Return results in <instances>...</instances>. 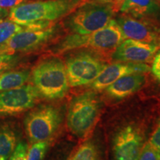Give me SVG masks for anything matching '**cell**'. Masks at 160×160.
Returning <instances> with one entry per match:
<instances>
[{
    "mask_svg": "<svg viewBox=\"0 0 160 160\" xmlns=\"http://www.w3.org/2000/svg\"><path fill=\"white\" fill-rule=\"evenodd\" d=\"M88 0H43L29 2L11 8L8 19L20 25L37 22H53L67 16Z\"/></svg>",
    "mask_w": 160,
    "mask_h": 160,
    "instance_id": "6da1fadb",
    "label": "cell"
},
{
    "mask_svg": "<svg viewBox=\"0 0 160 160\" xmlns=\"http://www.w3.org/2000/svg\"><path fill=\"white\" fill-rule=\"evenodd\" d=\"M32 82L39 97L48 100L63 98L69 89L65 65L57 57L39 62L31 73Z\"/></svg>",
    "mask_w": 160,
    "mask_h": 160,
    "instance_id": "7a4b0ae2",
    "label": "cell"
},
{
    "mask_svg": "<svg viewBox=\"0 0 160 160\" xmlns=\"http://www.w3.org/2000/svg\"><path fill=\"white\" fill-rule=\"evenodd\" d=\"M115 13L113 3L110 2L87 1L67 16L65 25L71 33L90 34L105 27Z\"/></svg>",
    "mask_w": 160,
    "mask_h": 160,
    "instance_id": "3957f363",
    "label": "cell"
},
{
    "mask_svg": "<svg viewBox=\"0 0 160 160\" xmlns=\"http://www.w3.org/2000/svg\"><path fill=\"white\" fill-rule=\"evenodd\" d=\"M100 103L97 95L87 92L72 99L68 113V125L73 133L84 137L97 123Z\"/></svg>",
    "mask_w": 160,
    "mask_h": 160,
    "instance_id": "277c9868",
    "label": "cell"
},
{
    "mask_svg": "<svg viewBox=\"0 0 160 160\" xmlns=\"http://www.w3.org/2000/svg\"><path fill=\"white\" fill-rule=\"evenodd\" d=\"M105 67V61L95 52L81 51L73 54L65 63L69 85L77 87L92 83Z\"/></svg>",
    "mask_w": 160,
    "mask_h": 160,
    "instance_id": "5b68a950",
    "label": "cell"
},
{
    "mask_svg": "<svg viewBox=\"0 0 160 160\" xmlns=\"http://www.w3.org/2000/svg\"><path fill=\"white\" fill-rule=\"evenodd\" d=\"M61 122V112L53 105H41L32 110L24 121L26 133L31 143L48 141Z\"/></svg>",
    "mask_w": 160,
    "mask_h": 160,
    "instance_id": "8992f818",
    "label": "cell"
},
{
    "mask_svg": "<svg viewBox=\"0 0 160 160\" xmlns=\"http://www.w3.org/2000/svg\"><path fill=\"white\" fill-rule=\"evenodd\" d=\"M125 37L115 19H112L105 27L90 34H77V48H89L100 55L113 53Z\"/></svg>",
    "mask_w": 160,
    "mask_h": 160,
    "instance_id": "52a82bcc",
    "label": "cell"
},
{
    "mask_svg": "<svg viewBox=\"0 0 160 160\" xmlns=\"http://www.w3.org/2000/svg\"><path fill=\"white\" fill-rule=\"evenodd\" d=\"M59 31L57 25L45 29H24L18 32L5 43L0 45V53L15 54L27 53L39 49L53 39Z\"/></svg>",
    "mask_w": 160,
    "mask_h": 160,
    "instance_id": "ba28073f",
    "label": "cell"
},
{
    "mask_svg": "<svg viewBox=\"0 0 160 160\" xmlns=\"http://www.w3.org/2000/svg\"><path fill=\"white\" fill-rule=\"evenodd\" d=\"M39 97L34 86L31 85L0 92V118L17 115L31 109Z\"/></svg>",
    "mask_w": 160,
    "mask_h": 160,
    "instance_id": "9c48e42d",
    "label": "cell"
},
{
    "mask_svg": "<svg viewBox=\"0 0 160 160\" xmlns=\"http://www.w3.org/2000/svg\"><path fill=\"white\" fill-rule=\"evenodd\" d=\"M115 20L122 31L125 39L157 45L159 31L154 20L137 19L125 13L118 16Z\"/></svg>",
    "mask_w": 160,
    "mask_h": 160,
    "instance_id": "30bf717a",
    "label": "cell"
},
{
    "mask_svg": "<svg viewBox=\"0 0 160 160\" xmlns=\"http://www.w3.org/2000/svg\"><path fill=\"white\" fill-rule=\"evenodd\" d=\"M159 46L137 40H123L113 53V59L122 62L143 63L151 60Z\"/></svg>",
    "mask_w": 160,
    "mask_h": 160,
    "instance_id": "8fae6325",
    "label": "cell"
},
{
    "mask_svg": "<svg viewBox=\"0 0 160 160\" xmlns=\"http://www.w3.org/2000/svg\"><path fill=\"white\" fill-rule=\"evenodd\" d=\"M142 148V137L131 126L124 128L114 138L113 151L117 160H137Z\"/></svg>",
    "mask_w": 160,
    "mask_h": 160,
    "instance_id": "7c38bea8",
    "label": "cell"
},
{
    "mask_svg": "<svg viewBox=\"0 0 160 160\" xmlns=\"http://www.w3.org/2000/svg\"><path fill=\"white\" fill-rule=\"evenodd\" d=\"M149 71V66L144 63H113L106 65L97 79L91 83V87L98 91L106 89L119 78L133 73H145Z\"/></svg>",
    "mask_w": 160,
    "mask_h": 160,
    "instance_id": "4fadbf2b",
    "label": "cell"
},
{
    "mask_svg": "<svg viewBox=\"0 0 160 160\" xmlns=\"http://www.w3.org/2000/svg\"><path fill=\"white\" fill-rule=\"evenodd\" d=\"M119 11L137 19L154 20L160 13V5L156 0H124Z\"/></svg>",
    "mask_w": 160,
    "mask_h": 160,
    "instance_id": "5bb4252c",
    "label": "cell"
},
{
    "mask_svg": "<svg viewBox=\"0 0 160 160\" xmlns=\"http://www.w3.org/2000/svg\"><path fill=\"white\" fill-rule=\"evenodd\" d=\"M145 77L140 73H133L118 79L106 88L110 97L114 99H123L134 93L142 87Z\"/></svg>",
    "mask_w": 160,
    "mask_h": 160,
    "instance_id": "9a60e30c",
    "label": "cell"
},
{
    "mask_svg": "<svg viewBox=\"0 0 160 160\" xmlns=\"http://www.w3.org/2000/svg\"><path fill=\"white\" fill-rule=\"evenodd\" d=\"M18 144V136L13 124L0 122V160H8Z\"/></svg>",
    "mask_w": 160,
    "mask_h": 160,
    "instance_id": "2e32d148",
    "label": "cell"
},
{
    "mask_svg": "<svg viewBox=\"0 0 160 160\" xmlns=\"http://www.w3.org/2000/svg\"><path fill=\"white\" fill-rule=\"evenodd\" d=\"M31 77L29 70H8L0 73V92L25 85Z\"/></svg>",
    "mask_w": 160,
    "mask_h": 160,
    "instance_id": "e0dca14e",
    "label": "cell"
},
{
    "mask_svg": "<svg viewBox=\"0 0 160 160\" xmlns=\"http://www.w3.org/2000/svg\"><path fill=\"white\" fill-rule=\"evenodd\" d=\"M25 29V26L11 21V19H0V45L6 42L18 32Z\"/></svg>",
    "mask_w": 160,
    "mask_h": 160,
    "instance_id": "ac0fdd59",
    "label": "cell"
},
{
    "mask_svg": "<svg viewBox=\"0 0 160 160\" xmlns=\"http://www.w3.org/2000/svg\"><path fill=\"white\" fill-rule=\"evenodd\" d=\"M69 160H97V149L91 142L80 146Z\"/></svg>",
    "mask_w": 160,
    "mask_h": 160,
    "instance_id": "d6986e66",
    "label": "cell"
},
{
    "mask_svg": "<svg viewBox=\"0 0 160 160\" xmlns=\"http://www.w3.org/2000/svg\"><path fill=\"white\" fill-rule=\"evenodd\" d=\"M49 147L48 141H41L33 143L28 148L27 160H43Z\"/></svg>",
    "mask_w": 160,
    "mask_h": 160,
    "instance_id": "ffe728a7",
    "label": "cell"
},
{
    "mask_svg": "<svg viewBox=\"0 0 160 160\" xmlns=\"http://www.w3.org/2000/svg\"><path fill=\"white\" fill-rule=\"evenodd\" d=\"M19 62V57L15 54L0 53V73L13 68Z\"/></svg>",
    "mask_w": 160,
    "mask_h": 160,
    "instance_id": "44dd1931",
    "label": "cell"
},
{
    "mask_svg": "<svg viewBox=\"0 0 160 160\" xmlns=\"http://www.w3.org/2000/svg\"><path fill=\"white\" fill-rule=\"evenodd\" d=\"M137 160H160V153L148 142L142 148Z\"/></svg>",
    "mask_w": 160,
    "mask_h": 160,
    "instance_id": "7402d4cb",
    "label": "cell"
},
{
    "mask_svg": "<svg viewBox=\"0 0 160 160\" xmlns=\"http://www.w3.org/2000/svg\"><path fill=\"white\" fill-rule=\"evenodd\" d=\"M28 145L24 142H20L8 160H27Z\"/></svg>",
    "mask_w": 160,
    "mask_h": 160,
    "instance_id": "603a6c76",
    "label": "cell"
},
{
    "mask_svg": "<svg viewBox=\"0 0 160 160\" xmlns=\"http://www.w3.org/2000/svg\"><path fill=\"white\" fill-rule=\"evenodd\" d=\"M149 143L160 153V121L150 138Z\"/></svg>",
    "mask_w": 160,
    "mask_h": 160,
    "instance_id": "cb8c5ba5",
    "label": "cell"
},
{
    "mask_svg": "<svg viewBox=\"0 0 160 160\" xmlns=\"http://www.w3.org/2000/svg\"><path fill=\"white\" fill-rule=\"evenodd\" d=\"M151 71L157 79L160 81V51L156 55L152 64Z\"/></svg>",
    "mask_w": 160,
    "mask_h": 160,
    "instance_id": "d4e9b609",
    "label": "cell"
},
{
    "mask_svg": "<svg viewBox=\"0 0 160 160\" xmlns=\"http://www.w3.org/2000/svg\"><path fill=\"white\" fill-rule=\"evenodd\" d=\"M27 0H0V7L2 8H12L16 6L21 5Z\"/></svg>",
    "mask_w": 160,
    "mask_h": 160,
    "instance_id": "484cf974",
    "label": "cell"
},
{
    "mask_svg": "<svg viewBox=\"0 0 160 160\" xmlns=\"http://www.w3.org/2000/svg\"><path fill=\"white\" fill-rule=\"evenodd\" d=\"M9 13L7 9L5 8H2L0 10V19H2V18H4L6 16H8Z\"/></svg>",
    "mask_w": 160,
    "mask_h": 160,
    "instance_id": "4316f807",
    "label": "cell"
},
{
    "mask_svg": "<svg viewBox=\"0 0 160 160\" xmlns=\"http://www.w3.org/2000/svg\"><path fill=\"white\" fill-rule=\"evenodd\" d=\"M97 1L103 2H111L112 0H97Z\"/></svg>",
    "mask_w": 160,
    "mask_h": 160,
    "instance_id": "83f0119b",
    "label": "cell"
},
{
    "mask_svg": "<svg viewBox=\"0 0 160 160\" xmlns=\"http://www.w3.org/2000/svg\"><path fill=\"white\" fill-rule=\"evenodd\" d=\"M157 1H158V2H160V0H157Z\"/></svg>",
    "mask_w": 160,
    "mask_h": 160,
    "instance_id": "f1b7e54d",
    "label": "cell"
},
{
    "mask_svg": "<svg viewBox=\"0 0 160 160\" xmlns=\"http://www.w3.org/2000/svg\"><path fill=\"white\" fill-rule=\"evenodd\" d=\"M2 8H1V7H0V10H1Z\"/></svg>",
    "mask_w": 160,
    "mask_h": 160,
    "instance_id": "f546056e",
    "label": "cell"
}]
</instances>
